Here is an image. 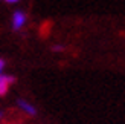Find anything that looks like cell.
<instances>
[{
  "label": "cell",
  "mask_w": 125,
  "mask_h": 124,
  "mask_svg": "<svg viewBox=\"0 0 125 124\" xmlns=\"http://www.w3.org/2000/svg\"><path fill=\"white\" fill-rule=\"evenodd\" d=\"M15 81H17V78L14 75H5V74H2L0 75V97H5L9 86Z\"/></svg>",
  "instance_id": "6da1fadb"
},
{
  "label": "cell",
  "mask_w": 125,
  "mask_h": 124,
  "mask_svg": "<svg viewBox=\"0 0 125 124\" xmlns=\"http://www.w3.org/2000/svg\"><path fill=\"white\" fill-rule=\"evenodd\" d=\"M26 14H24L23 11H15L14 15H12V28H14L15 31L21 29V26L24 23H26Z\"/></svg>",
  "instance_id": "7a4b0ae2"
},
{
  "label": "cell",
  "mask_w": 125,
  "mask_h": 124,
  "mask_svg": "<svg viewBox=\"0 0 125 124\" xmlns=\"http://www.w3.org/2000/svg\"><path fill=\"white\" fill-rule=\"evenodd\" d=\"M17 106L20 109H23L24 112H28L29 115H32V116L37 115V109L32 106V104H29L26 100H23V98H18V100H17Z\"/></svg>",
  "instance_id": "3957f363"
},
{
  "label": "cell",
  "mask_w": 125,
  "mask_h": 124,
  "mask_svg": "<svg viewBox=\"0 0 125 124\" xmlns=\"http://www.w3.org/2000/svg\"><path fill=\"white\" fill-rule=\"evenodd\" d=\"M49 25H51V22H46L44 25H43V31H40L43 37H47V35H49V29H51V26H49Z\"/></svg>",
  "instance_id": "277c9868"
},
{
  "label": "cell",
  "mask_w": 125,
  "mask_h": 124,
  "mask_svg": "<svg viewBox=\"0 0 125 124\" xmlns=\"http://www.w3.org/2000/svg\"><path fill=\"white\" fill-rule=\"evenodd\" d=\"M52 51L53 52H61V51H64V46H62V45H53Z\"/></svg>",
  "instance_id": "5b68a950"
},
{
  "label": "cell",
  "mask_w": 125,
  "mask_h": 124,
  "mask_svg": "<svg viewBox=\"0 0 125 124\" xmlns=\"http://www.w3.org/2000/svg\"><path fill=\"white\" fill-rule=\"evenodd\" d=\"M5 66H6L5 58H2V60H0V71H2V72H3V69H5Z\"/></svg>",
  "instance_id": "8992f818"
},
{
  "label": "cell",
  "mask_w": 125,
  "mask_h": 124,
  "mask_svg": "<svg viewBox=\"0 0 125 124\" xmlns=\"http://www.w3.org/2000/svg\"><path fill=\"white\" fill-rule=\"evenodd\" d=\"M5 2H6V3H17L18 0H5Z\"/></svg>",
  "instance_id": "52a82bcc"
}]
</instances>
